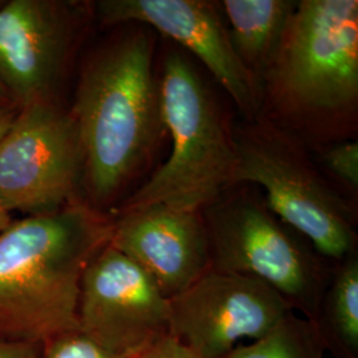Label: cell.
<instances>
[{
    "label": "cell",
    "mask_w": 358,
    "mask_h": 358,
    "mask_svg": "<svg viewBox=\"0 0 358 358\" xmlns=\"http://www.w3.org/2000/svg\"><path fill=\"white\" fill-rule=\"evenodd\" d=\"M113 220L75 201L0 232V344L41 346L78 329L81 278Z\"/></svg>",
    "instance_id": "obj_1"
},
{
    "label": "cell",
    "mask_w": 358,
    "mask_h": 358,
    "mask_svg": "<svg viewBox=\"0 0 358 358\" xmlns=\"http://www.w3.org/2000/svg\"><path fill=\"white\" fill-rule=\"evenodd\" d=\"M153 52V38L136 31L99 52L83 72L72 115L94 203L110 202L141 171L165 131Z\"/></svg>",
    "instance_id": "obj_2"
},
{
    "label": "cell",
    "mask_w": 358,
    "mask_h": 358,
    "mask_svg": "<svg viewBox=\"0 0 358 358\" xmlns=\"http://www.w3.org/2000/svg\"><path fill=\"white\" fill-rule=\"evenodd\" d=\"M276 117L316 137L357 112V0L297 1L260 80Z\"/></svg>",
    "instance_id": "obj_3"
},
{
    "label": "cell",
    "mask_w": 358,
    "mask_h": 358,
    "mask_svg": "<svg viewBox=\"0 0 358 358\" xmlns=\"http://www.w3.org/2000/svg\"><path fill=\"white\" fill-rule=\"evenodd\" d=\"M158 84L164 128L173 148L166 162L120 213L152 205L203 211L234 186V137L213 92L179 52L167 55Z\"/></svg>",
    "instance_id": "obj_4"
},
{
    "label": "cell",
    "mask_w": 358,
    "mask_h": 358,
    "mask_svg": "<svg viewBox=\"0 0 358 358\" xmlns=\"http://www.w3.org/2000/svg\"><path fill=\"white\" fill-rule=\"evenodd\" d=\"M232 137L236 152L234 186H260L269 211L328 263L338 266L356 252L352 210L321 178L297 142L260 115Z\"/></svg>",
    "instance_id": "obj_5"
},
{
    "label": "cell",
    "mask_w": 358,
    "mask_h": 358,
    "mask_svg": "<svg viewBox=\"0 0 358 358\" xmlns=\"http://www.w3.org/2000/svg\"><path fill=\"white\" fill-rule=\"evenodd\" d=\"M211 269L252 278L315 321L334 269L306 239L255 199L219 198L202 211Z\"/></svg>",
    "instance_id": "obj_6"
},
{
    "label": "cell",
    "mask_w": 358,
    "mask_h": 358,
    "mask_svg": "<svg viewBox=\"0 0 358 358\" xmlns=\"http://www.w3.org/2000/svg\"><path fill=\"white\" fill-rule=\"evenodd\" d=\"M83 152L72 113L51 101L19 108L0 141V206L34 215L75 202Z\"/></svg>",
    "instance_id": "obj_7"
},
{
    "label": "cell",
    "mask_w": 358,
    "mask_h": 358,
    "mask_svg": "<svg viewBox=\"0 0 358 358\" xmlns=\"http://www.w3.org/2000/svg\"><path fill=\"white\" fill-rule=\"evenodd\" d=\"M291 312L267 284L210 269L169 300L170 337L192 358H223L238 341L263 337Z\"/></svg>",
    "instance_id": "obj_8"
},
{
    "label": "cell",
    "mask_w": 358,
    "mask_h": 358,
    "mask_svg": "<svg viewBox=\"0 0 358 358\" xmlns=\"http://www.w3.org/2000/svg\"><path fill=\"white\" fill-rule=\"evenodd\" d=\"M77 322L97 344L137 358L170 337L169 300L133 260L109 243L83 273Z\"/></svg>",
    "instance_id": "obj_9"
},
{
    "label": "cell",
    "mask_w": 358,
    "mask_h": 358,
    "mask_svg": "<svg viewBox=\"0 0 358 358\" xmlns=\"http://www.w3.org/2000/svg\"><path fill=\"white\" fill-rule=\"evenodd\" d=\"M103 23H141L195 55L226 90L250 122L260 115V88L234 51L214 3L203 0H103Z\"/></svg>",
    "instance_id": "obj_10"
},
{
    "label": "cell",
    "mask_w": 358,
    "mask_h": 358,
    "mask_svg": "<svg viewBox=\"0 0 358 358\" xmlns=\"http://www.w3.org/2000/svg\"><path fill=\"white\" fill-rule=\"evenodd\" d=\"M110 244L133 260L167 300L211 269L202 211L152 205L120 213Z\"/></svg>",
    "instance_id": "obj_11"
},
{
    "label": "cell",
    "mask_w": 358,
    "mask_h": 358,
    "mask_svg": "<svg viewBox=\"0 0 358 358\" xmlns=\"http://www.w3.org/2000/svg\"><path fill=\"white\" fill-rule=\"evenodd\" d=\"M72 35L64 4L11 0L0 6V83L13 105L50 101Z\"/></svg>",
    "instance_id": "obj_12"
},
{
    "label": "cell",
    "mask_w": 358,
    "mask_h": 358,
    "mask_svg": "<svg viewBox=\"0 0 358 358\" xmlns=\"http://www.w3.org/2000/svg\"><path fill=\"white\" fill-rule=\"evenodd\" d=\"M297 1L292 0H224L227 28L234 51L245 69L260 80L276 51Z\"/></svg>",
    "instance_id": "obj_13"
},
{
    "label": "cell",
    "mask_w": 358,
    "mask_h": 358,
    "mask_svg": "<svg viewBox=\"0 0 358 358\" xmlns=\"http://www.w3.org/2000/svg\"><path fill=\"white\" fill-rule=\"evenodd\" d=\"M315 324L334 358H358V257L336 266Z\"/></svg>",
    "instance_id": "obj_14"
},
{
    "label": "cell",
    "mask_w": 358,
    "mask_h": 358,
    "mask_svg": "<svg viewBox=\"0 0 358 358\" xmlns=\"http://www.w3.org/2000/svg\"><path fill=\"white\" fill-rule=\"evenodd\" d=\"M325 353L315 321L291 312L251 345L236 346L223 358H325Z\"/></svg>",
    "instance_id": "obj_15"
},
{
    "label": "cell",
    "mask_w": 358,
    "mask_h": 358,
    "mask_svg": "<svg viewBox=\"0 0 358 358\" xmlns=\"http://www.w3.org/2000/svg\"><path fill=\"white\" fill-rule=\"evenodd\" d=\"M38 358H130L97 344L80 329L63 333L40 348Z\"/></svg>",
    "instance_id": "obj_16"
},
{
    "label": "cell",
    "mask_w": 358,
    "mask_h": 358,
    "mask_svg": "<svg viewBox=\"0 0 358 358\" xmlns=\"http://www.w3.org/2000/svg\"><path fill=\"white\" fill-rule=\"evenodd\" d=\"M327 167L352 189L358 187L357 142H341L328 148L324 153Z\"/></svg>",
    "instance_id": "obj_17"
},
{
    "label": "cell",
    "mask_w": 358,
    "mask_h": 358,
    "mask_svg": "<svg viewBox=\"0 0 358 358\" xmlns=\"http://www.w3.org/2000/svg\"><path fill=\"white\" fill-rule=\"evenodd\" d=\"M137 358H192L185 349L171 338L166 337L158 344L152 346Z\"/></svg>",
    "instance_id": "obj_18"
},
{
    "label": "cell",
    "mask_w": 358,
    "mask_h": 358,
    "mask_svg": "<svg viewBox=\"0 0 358 358\" xmlns=\"http://www.w3.org/2000/svg\"><path fill=\"white\" fill-rule=\"evenodd\" d=\"M41 346L0 344V358H38Z\"/></svg>",
    "instance_id": "obj_19"
},
{
    "label": "cell",
    "mask_w": 358,
    "mask_h": 358,
    "mask_svg": "<svg viewBox=\"0 0 358 358\" xmlns=\"http://www.w3.org/2000/svg\"><path fill=\"white\" fill-rule=\"evenodd\" d=\"M19 108L15 105H0V141L13 125Z\"/></svg>",
    "instance_id": "obj_20"
},
{
    "label": "cell",
    "mask_w": 358,
    "mask_h": 358,
    "mask_svg": "<svg viewBox=\"0 0 358 358\" xmlns=\"http://www.w3.org/2000/svg\"><path fill=\"white\" fill-rule=\"evenodd\" d=\"M11 223H13V220H11L10 213L0 206V232L6 230Z\"/></svg>",
    "instance_id": "obj_21"
},
{
    "label": "cell",
    "mask_w": 358,
    "mask_h": 358,
    "mask_svg": "<svg viewBox=\"0 0 358 358\" xmlns=\"http://www.w3.org/2000/svg\"><path fill=\"white\" fill-rule=\"evenodd\" d=\"M6 100H10V97H8L7 90H4L3 84L0 83V105H7Z\"/></svg>",
    "instance_id": "obj_22"
}]
</instances>
